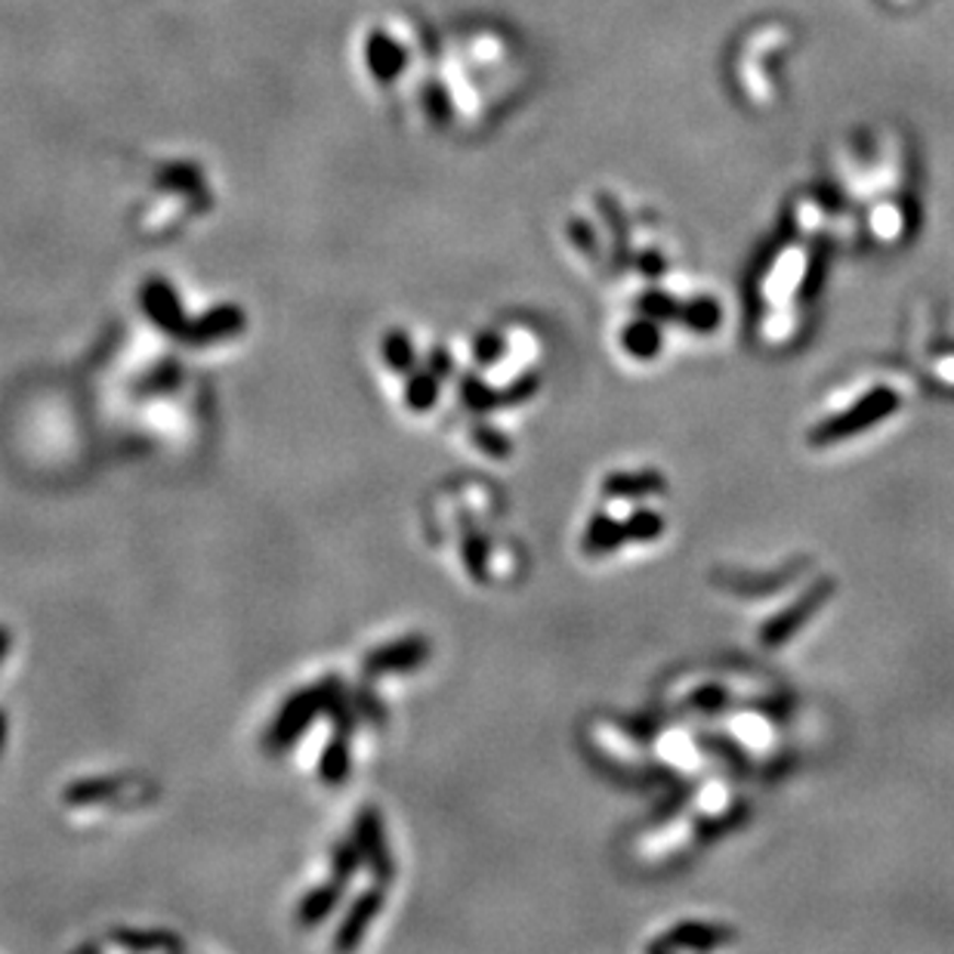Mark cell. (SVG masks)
Wrapping results in <instances>:
<instances>
[{
    "label": "cell",
    "mask_w": 954,
    "mask_h": 954,
    "mask_svg": "<svg viewBox=\"0 0 954 954\" xmlns=\"http://www.w3.org/2000/svg\"><path fill=\"white\" fill-rule=\"evenodd\" d=\"M383 349H387V361H390L392 371H411L414 356H411V346L405 341V334H390Z\"/></svg>",
    "instance_id": "cell-11"
},
{
    "label": "cell",
    "mask_w": 954,
    "mask_h": 954,
    "mask_svg": "<svg viewBox=\"0 0 954 954\" xmlns=\"http://www.w3.org/2000/svg\"><path fill=\"white\" fill-rule=\"evenodd\" d=\"M405 395H409V405L414 411H426L436 405V399H439V387H436V375H417L409 380V390H405Z\"/></svg>",
    "instance_id": "cell-8"
},
{
    "label": "cell",
    "mask_w": 954,
    "mask_h": 954,
    "mask_svg": "<svg viewBox=\"0 0 954 954\" xmlns=\"http://www.w3.org/2000/svg\"><path fill=\"white\" fill-rule=\"evenodd\" d=\"M460 392H463L467 405H470V409H476V411L492 409V405L497 402V395H492V390H485L476 377H467V380H463V387H460Z\"/></svg>",
    "instance_id": "cell-12"
},
{
    "label": "cell",
    "mask_w": 954,
    "mask_h": 954,
    "mask_svg": "<svg viewBox=\"0 0 954 954\" xmlns=\"http://www.w3.org/2000/svg\"><path fill=\"white\" fill-rule=\"evenodd\" d=\"M429 655V643L421 636L411 640H399L392 646H383L371 652L365 658V674H390V670H411V667L424 665Z\"/></svg>",
    "instance_id": "cell-2"
},
{
    "label": "cell",
    "mask_w": 954,
    "mask_h": 954,
    "mask_svg": "<svg viewBox=\"0 0 954 954\" xmlns=\"http://www.w3.org/2000/svg\"><path fill=\"white\" fill-rule=\"evenodd\" d=\"M341 886L343 884H337V881H331L327 886L312 889L303 899V908H300V923H319V920L327 918L334 911L337 899H341Z\"/></svg>",
    "instance_id": "cell-6"
},
{
    "label": "cell",
    "mask_w": 954,
    "mask_h": 954,
    "mask_svg": "<svg viewBox=\"0 0 954 954\" xmlns=\"http://www.w3.org/2000/svg\"><path fill=\"white\" fill-rule=\"evenodd\" d=\"M476 442L485 451H492V455H507L510 451V445L504 442V439H497L495 429H485V426H476Z\"/></svg>",
    "instance_id": "cell-15"
},
{
    "label": "cell",
    "mask_w": 954,
    "mask_h": 954,
    "mask_svg": "<svg viewBox=\"0 0 954 954\" xmlns=\"http://www.w3.org/2000/svg\"><path fill=\"white\" fill-rule=\"evenodd\" d=\"M429 361H433V375H436V377H448V375H451V358H448V353H442V349H436V353L429 356Z\"/></svg>",
    "instance_id": "cell-16"
},
{
    "label": "cell",
    "mask_w": 954,
    "mask_h": 954,
    "mask_svg": "<svg viewBox=\"0 0 954 954\" xmlns=\"http://www.w3.org/2000/svg\"><path fill=\"white\" fill-rule=\"evenodd\" d=\"M356 840L358 852L371 862V869L377 871L380 881H387L392 874V862L387 855V847H383V828H380V816L375 809H365L356 821Z\"/></svg>",
    "instance_id": "cell-3"
},
{
    "label": "cell",
    "mask_w": 954,
    "mask_h": 954,
    "mask_svg": "<svg viewBox=\"0 0 954 954\" xmlns=\"http://www.w3.org/2000/svg\"><path fill=\"white\" fill-rule=\"evenodd\" d=\"M239 327H241V315L235 312V309H217V312H210V315L202 319L195 327H188L186 341L192 343L220 341V337L232 334V331H239Z\"/></svg>",
    "instance_id": "cell-5"
},
{
    "label": "cell",
    "mask_w": 954,
    "mask_h": 954,
    "mask_svg": "<svg viewBox=\"0 0 954 954\" xmlns=\"http://www.w3.org/2000/svg\"><path fill=\"white\" fill-rule=\"evenodd\" d=\"M463 556H467V565L476 578H485V541L479 538H470L467 547H463Z\"/></svg>",
    "instance_id": "cell-14"
},
{
    "label": "cell",
    "mask_w": 954,
    "mask_h": 954,
    "mask_svg": "<svg viewBox=\"0 0 954 954\" xmlns=\"http://www.w3.org/2000/svg\"><path fill=\"white\" fill-rule=\"evenodd\" d=\"M319 772H322V779L327 784H341L343 779H346V772H349V748H346L343 735L337 738V742L327 745Z\"/></svg>",
    "instance_id": "cell-7"
},
{
    "label": "cell",
    "mask_w": 954,
    "mask_h": 954,
    "mask_svg": "<svg viewBox=\"0 0 954 954\" xmlns=\"http://www.w3.org/2000/svg\"><path fill=\"white\" fill-rule=\"evenodd\" d=\"M380 903H383L380 889H371V893L358 896V903L353 905V911L346 915L341 933H337V949H356L361 933L368 930V923H371L377 911H380Z\"/></svg>",
    "instance_id": "cell-4"
},
{
    "label": "cell",
    "mask_w": 954,
    "mask_h": 954,
    "mask_svg": "<svg viewBox=\"0 0 954 954\" xmlns=\"http://www.w3.org/2000/svg\"><path fill=\"white\" fill-rule=\"evenodd\" d=\"M118 788H120V782H115V779H100V782H84V784H78V788H71L69 794H66V801H69V803L103 801V797H108V794H115Z\"/></svg>",
    "instance_id": "cell-9"
},
{
    "label": "cell",
    "mask_w": 954,
    "mask_h": 954,
    "mask_svg": "<svg viewBox=\"0 0 954 954\" xmlns=\"http://www.w3.org/2000/svg\"><path fill=\"white\" fill-rule=\"evenodd\" d=\"M149 307H152L154 319L164 324V327H180V315H176L180 309H176V300L168 297V294L161 290V285H154V290H149Z\"/></svg>",
    "instance_id": "cell-10"
},
{
    "label": "cell",
    "mask_w": 954,
    "mask_h": 954,
    "mask_svg": "<svg viewBox=\"0 0 954 954\" xmlns=\"http://www.w3.org/2000/svg\"><path fill=\"white\" fill-rule=\"evenodd\" d=\"M337 701H341V686H337V680H324L319 686H309L300 696L288 699L285 711L278 714L273 733H269V748H288L294 738L303 735V729L312 723V716L324 714V711H334Z\"/></svg>",
    "instance_id": "cell-1"
},
{
    "label": "cell",
    "mask_w": 954,
    "mask_h": 954,
    "mask_svg": "<svg viewBox=\"0 0 954 954\" xmlns=\"http://www.w3.org/2000/svg\"><path fill=\"white\" fill-rule=\"evenodd\" d=\"M358 855L361 852L356 850V847H337V855H334V877L331 881H337V884H346L349 877H353V871H356L358 865Z\"/></svg>",
    "instance_id": "cell-13"
}]
</instances>
